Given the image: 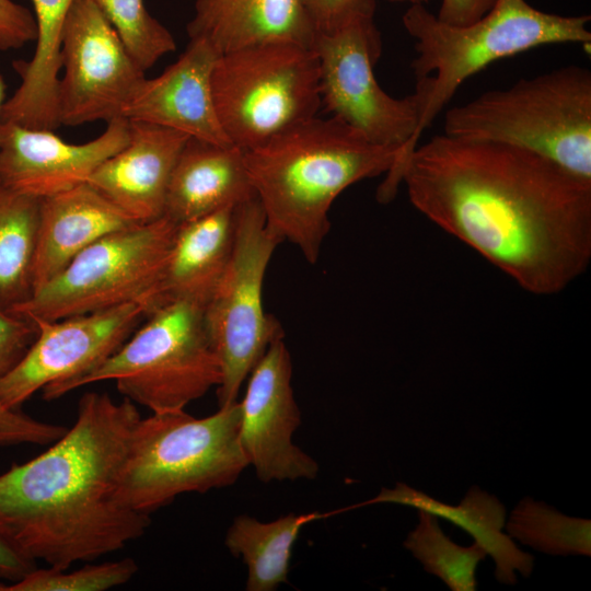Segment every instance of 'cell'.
Segmentation results:
<instances>
[{
	"instance_id": "1",
	"label": "cell",
	"mask_w": 591,
	"mask_h": 591,
	"mask_svg": "<svg viewBox=\"0 0 591 591\" xmlns=\"http://www.w3.org/2000/svg\"><path fill=\"white\" fill-rule=\"evenodd\" d=\"M401 183L412 205L536 296L563 291L591 260V181L513 146L438 135Z\"/></svg>"
},
{
	"instance_id": "2",
	"label": "cell",
	"mask_w": 591,
	"mask_h": 591,
	"mask_svg": "<svg viewBox=\"0 0 591 591\" xmlns=\"http://www.w3.org/2000/svg\"><path fill=\"white\" fill-rule=\"evenodd\" d=\"M136 404L89 392L74 425L55 443L0 475V532L25 556L67 569L140 537L149 514L116 498Z\"/></svg>"
},
{
	"instance_id": "3",
	"label": "cell",
	"mask_w": 591,
	"mask_h": 591,
	"mask_svg": "<svg viewBox=\"0 0 591 591\" xmlns=\"http://www.w3.org/2000/svg\"><path fill=\"white\" fill-rule=\"evenodd\" d=\"M244 154L267 227L310 264L318 258L339 194L364 178L390 177L401 162L399 149L373 143L334 116L302 121Z\"/></svg>"
},
{
	"instance_id": "4",
	"label": "cell",
	"mask_w": 591,
	"mask_h": 591,
	"mask_svg": "<svg viewBox=\"0 0 591 591\" xmlns=\"http://www.w3.org/2000/svg\"><path fill=\"white\" fill-rule=\"evenodd\" d=\"M590 15L541 11L526 0H496L479 20L467 25L441 22L422 4H413L403 25L414 38L412 70L424 91L415 141L449 103L459 86L491 62L544 45L590 46Z\"/></svg>"
},
{
	"instance_id": "5",
	"label": "cell",
	"mask_w": 591,
	"mask_h": 591,
	"mask_svg": "<svg viewBox=\"0 0 591 591\" xmlns=\"http://www.w3.org/2000/svg\"><path fill=\"white\" fill-rule=\"evenodd\" d=\"M444 135L513 146L591 181V72L569 65L450 108Z\"/></svg>"
},
{
	"instance_id": "6",
	"label": "cell",
	"mask_w": 591,
	"mask_h": 591,
	"mask_svg": "<svg viewBox=\"0 0 591 591\" xmlns=\"http://www.w3.org/2000/svg\"><path fill=\"white\" fill-rule=\"evenodd\" d=\"M240 424L239 402L204 418L185 409L140 418L119 472L116 498L126 508L150 514L181 494L234 484L248 466Z\"/></svg>"
},
{
	"instance_id": "7",
	"label": "cell",
	"mask_w": 591,
	"mask_h": 591,
	"mask_svg": "<svg viewBox=\"0 0 591 591\" xmlns=\"http://www.w3.org/2000/svg\"><path fill=\"white\" fill-rule=\"evenodd\" d=\"M138 329L102 364L70 384L112 380L135 404L152 413L183 410L219 386L222 369L207 331L204 306L181 300L154 310Z\"/></svg>"
},
{
	"instance_id": "8",
	"label": "cell",
	"mask_w": 591,
	"mask_h": 591,
	"mask_svg": "<svg viewBox=\"0 0 591 591\" xmlns=\"http://www.w3.org/2000/svg\"><path fill=\"white\" fill-rule=\"evenodd\" d=\"M211 89L222 130L244 151L315 117L322 105L317 55L293 43H265L219 55Z\"/></svg>"
},
{
	"instance_id": "9",
	"label": "cell",
	"mask_w": 591,
	"mask_h": 591,
	"mask_svg": "<svg viewBox=\"0 0 591 591\" xmlns=\"http://www.w3.org/2000/svg\"><path fill=\"white\" fill-rule=\"evenodd\" d=\"M176 228L162 216L109 233L7 310L28 321L60 320L139 302L147 313Z\"/></svg>"
},
{
	"instance_id": "10",
	"label": "cell",
	"mask_w": 591,
	"mask_h": 591,
	"mask_svg": "<svg viewBox=\"0 0 591 591\" xmlns=\"http://www.w3.org/2000/svg\"><path fill=\"white\" fill-rule=\"evenodd\" d=\"M279 243L256 195L236 206L232 253L204 306L205 324L222 369L219 407L236 402L244 380L270 343L283 337L280 324L263 304L265 274Z\"/></svg>"
},
{
	"instance_id": "11",
	"label": "cell",
	"mask_w": 591,
	"mask_h": 591,
	"mask_svg": "<svg viewBox=\"0 0 591 591\" xmlns=\"http://www.w3.org/2000/svg\"><path fill=\"white\" fill-rule=\"evenodd\" d=\"M318 58L322 104L373 143L401 150V162L385 178L378 198H394L402 169L418 146L415 135L424 104V92L403 99L387 94L375 79L382 42L374 19L352 23L331 34H316L312 47Z\"/></svg>"
},
{
	"instance_id": "12",
	"label": "cell",
	"mask_w": 591,
	"mask_h": 591,
	"mask_svg": "<svg viewBox=\"0 0 591 591\" xmlns=\"http://www.w3.org/2000/svg\"><path fill=\"white\" fill-rule=\"evenodd\" d=\"M146 316L132 302L60 320H34L37 333L22 358L0 381V399L19 409L36 391L46 401L67 394L76 380L111 357Z\"/></svg>"
},
{
	"instance_id": "13",
	"label": "cell",
	"mask_w": 591,
	"mask_h": 591,
	"mask_svg": "<svg viewBox=\"0 0 591 591\" xmlns=\"http://www.w3.org/2000/svg\"><path fill=\"white\" fill-rule=\"evenodd\" d=\"M57 88L60 125L123 117L146 78L121 38L92 0H73L62 34Z\"/></svg>"
},
{
	"instance_id": "14",
	"label": "cell",
	"mask_w": 591,
	"mask_h": 591,
	"mask_svg": "<svg viewBox=\"0 0 591 591\" xmlns=\"http://www.w3.org/2000/svg\"><path fill=\"white\" fill-rule=\"evenodd\" d=\"M283 337L270 343L248 374L241 407L240 443L260 482L314 479L318 464L292 442L301 422Z\"/></svg>"
},
{
	"instance_id": "15",
	"label": "cell",
	"mask_w": 591,
	"mask_h": 591,
	"mask_svg": "<svg viewBox=\"0 0 591 591\" xmlns=\"http://www.w3.org/2000/svg\"><path fill=\"white\" fill-rule=\"evenodd\" d=\"M129 139V120L117 117L84 143H69L49 129L0 123V183L38 199L86 183Z\"/></svg>"
},
{
	"instance_id": "16",
	"label": "cell",
	"mask_w": 591,
	"mask_h": 591,
	"mask_svg": "<svg viewBox=\"0 0 591 591\" xmlns=\"http://www.w3.org/2000/svg\"><path fill=\"white\" fill-rule=\"evenodd\" d=\"M219 54L206 42L189 39L179 58L155 78H144L123 117L181 131L192 138L232 144L219 123L211 74Z\"/></svg>"
},
{
	"instance_id": "17",
	"label": "cell",
	"mask_w": 591,
	"mask_h": 591,
	"mask_svg": "<svg viewBox=\"0 0 591 591\" xmlns=\"http://www.w3.org/2000/svg\"><path fill=\"white\" fill-rule=\"evenodd\" d=\"M189 136L129 120L127 144L106 159L88 183L138 222L163 216L169 181Z\"/></svg>"
},
{
	"instance_id": "18",
	"label": "cell",
	"mask_w": 591,
	"mask_h": 591,
	"mask_svg": "<svg viewBox=\"0 0 591 591\" xmlns=\"http://www.w3.org/2000/svg\"><path fill=\"white\" fill-rule=\"evenodd\" d=\"M140 223L88 182L40 199L32 292L99 239Z\"/></svg>"
},
{
	"instance_id": "19",
	"label": "cell",
	"mask_w": 591,
	"mask_h": 591,
	"mask_svg": "<svg viewBox=\"0 0 591 591\" xmlns=\"http://www.w3.org/2000/svg\"><path fill=\"white\" fill-rule=\"evenodd\" d=\"M187 34L222 55L265 43L312 48L316 31L303 0H196Z\"/></svg>"
},
{
	"instance_id": "20",
	"label": "cell",
	"mask_w": 591,
	"mask_h": 591,
	"mask_svg": "<svg viewBox=\"0 0 591 591\" xmlns=\"http://www.w3.org/2000/svg\"><path fill=\"white\" fill-rule=\"evenodd\" d=\"M235 208L227 207L177 224L147 313L174 301L205 306L230 259L235 231Z\"/></svg>"
},
{
	"instance_id": "21",
	"label": "cell",
	"mask_w": 591,
	"mask_h": 591,
	"mask_svg": "<svg viewBox=\"0 0 591 591\" xmlns=\"http://www.w3.org/2000/svg\"><path fill=\"white\" fill-rule=\"evenodd\" d=\"M253 196L244 150L189 137L173 167L163 216L179 224Z\"/></svg>"
},
{
	"instance_id": "22",
	"label": "cell",
	"mask_w": 591,
	"mask_h": 591,
	"mask_svg": "<svg viewBox=\"0 0 591 591\" xmlns=\"http://www.w3.org/2000/svg\"><path fill=\"white\" fill-rule=\"evenodd\" d=\"M374 503H398L425 510L451 521L474 537L496 564L495 578L506 584H515L518 570L528 578L534 566V557L521 551L512 538L501 532L506 521V508L499 499L473 486L460 505L452 506L417 490L404 483L382 488L379 495L367 501L340 509L341 512Z\"/></svg>"
},
{
	"instance_id": "23",
	"label": "cell",
	"mask_w": 591,
	"mask_h": 591,
	"mask_svg": "<svg viewBox=\"0 0 591 591\" xmlns=\"http://www.w3.org/2000/svg\"><path fill=\"white\" fill-rule=\"evenodd\" d=\"M36 23V47L30 61L14 63L21 84L4 101L0 123L54 130L60 126L57 88L61 70L63 26L73 0H32Z\"/></svg>"
},
{
	"instance_id": "24",
	"label": "cell",
	"mask_w": 591,
	"mask_h": 591,
	"mask_svg": "<svg viewBox=\"0 0 591 591\" xmlns=\"http://www.w3.org/2000/svg\"><path fill=\"white\" fill-rule=\"evenodd\" d=\"M337 514L336 510L321 513H289L270 522L247 514L236 517L227 531L224 544L247 566V591H271L288 581L292 547L309 523Z\"/></svg>"
},
{
	"instance_id": "25",
	"label": "cell",
	"mask_w": 591,
	"mask_h": 591,
	"mask_svg": "<svg viewBox=\"0 0 591 591\" xmlns=\"http://www.w3.org/2000/svg\"><path fill=\"white\" fill-rule=\"evenodd\" d=\"M40 199L0 183V305L9 309L32 293V266Z\"/></svg>"
},
{
	"instance_id": "26",
	"label": "cell",
	"mask_w": 591,
	"mask_h": 591,
	"mask_svg": "<svg viewBox=\"0 0 591 591\" xmlns=\"http://www.w3.org/2000/svg\"><path fill=\"white\" fill-rule=\"evenodd\" d=\"M506 530L511 538L551 555H591V521L558 512L525 497L511 511Z\"/></svg>"
},
{
	"instance_id": "27",
	"label": "cell",
	"mask_w": 591,
	"mask_h": 591,
	"mask_svg": "<svg viewBox=\"0 0 591 591\" xmlns=\"http://www.w3.org/2000/svg\"><path fill=\"white\" fill-rule=\"evenodd\" d=\"M418 525L408 533L403 545L424 569L440 578L452 591H475L476 568L487 556L476 542L463 547L452 542L438 523V517L418 510Z\"/></svg>"
},
{
	"instance_id": "28",
	"label": "cell",
	"mask_w": 591,
	"mask_h": 591,
	"mask_svg": "<svg viewBox=\"0 0 591 591\" xmlns=\"http://www.w3.org/2000/svg\"><path fill=\"white\" fill-rule=\"evenodd\" d=\"M37 333L36 325L0 305V381L22 358ZM67 428L10 409L0 399V447L48 444Z\"/></svg>"
},
{
	"instance_id": "29",
	"label": "cell",
	"mask_w": 591,
	"mask_h": 591,
	"mask_svg": "<svg viewBox=\"0 0 591 591\" xmlns=\"http://www.w3.org/2000/svg\"><path fill=\"white\" fill-rule=\"evenodd\" d=\"M117 32L138 66L147 71L175 50L171 32L154 19L143 0H92Z\"/></svg>"
},
{
	"instance_id": "30",
	"label": "cell",
	"mask_w": 591,
	"mask_h": 591,
	"mask_svg": "<svg viewBox=\"0 0 591 591\" xmlns=\"http://www.w3.org/2000/svg\"><path fill=\"white\" fill-rule=\"evenodd\" d=\"M138 571L132 558H123L69 570L34 568L10 584L0 582V591H104L130 581Z\"/></svg>"
},
{
	"instance_id": "31",
	"label": "cell",
	"mask_w": 591,
	"mask_h": 591,
	"mask_svg": "<svg viewBox=\"0 0 591 591\" xmlns=\"http://www.w3.org/2000/svg\"><path fill=\"white\" fill-rule=\"evenodd\" d=\"M316 34H331L352 23L374 19L375 0H303Z\"/></svg>"
},
{
	"instance_id": "32",
	"label": "cell",
	"mask_w": 591,
	"mask_h": 591,
	"mask_svg": "<svg viewBox=\"0 0 591 591\" xmlns=\"http://www.w3.org/2000/svg\"><path fill=\"white\" fill-rule=\"evenodd\" d=\"M36 23L30 10L12 0H0V50L18 49L36 40Z\"/></svg>"
},
{
	"instance_id": "33",
	"label": "cell",
	"mask_w": 591,
	"mask_h": 591,
	"mask_svg": "<svg viewBox=\"0 0 591 591\" xmlns=\"http://www.w3.org/2000/svg\"><path fill=\"white\" fill-rule=\"evenodd\" d=\"M496 0H442L437 18L451 25H467L483 18Z\"/></svg>"
},
{
	"instance_id": "34",
	"label": "cell",
	"mask_w": 591,
	"mask_h": 591,
	"mask_svg": "<svg viewBox=\"0 0 591 591\" xmlns=\"http://www.w3.org/2000/svg\"><path fill=\"white\" fill-rule=\"evenodd\" d=\"M36 568V563L21 553L0 532V578L15 581Z\"/></svg>"
},
{
	"instance_id": "35",
	"label": "cell",
	"mask_w": 591,
	"mask_h": 591,
	"mask_svg": "<svg viewBox=\"0 0 591 591\" xmlns=\"http://www.w3.org/2000/svg\"><path fill=\"white\" fill-rule=\"evenodd\" d=\"M386 1L393 2V3H408L409 5H413V4H422V5H425L430 0H386Z\"/></svg>"
},
{
	"instance_id": "36",
	"label": "cell",
	"mask_w": 591,
	"mask_h": 591,
	"mask_svg": "<svg viewBox=\"0 0 591 591\" xmlns=\"http://www.w3.org/2000/svg\"><path fill=\"white\" fill-rule=\"evenodd\" d=\"M4 93H5V83L2 79V77L0 76V111H1V107L4 103Z\"/></svg>"
}]
</instances>
